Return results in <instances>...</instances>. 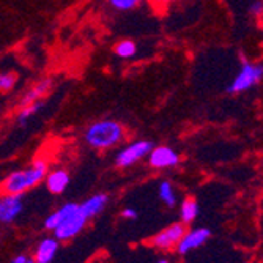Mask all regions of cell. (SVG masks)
I'll return each mask as SVG.
<instances>
[{
	"instance_id": "cell-19",
	"label": "cell",
	"mask_w": 263,
	"mask_h": 263,
	"mask_svg": "<svg viewBox=\"0 0 263 263\" xmlns=\"http://www.w3.org/2000/svg\"><path fill=\"white\" fill-rule=\"evenodd\" d=\"M16 81H17V78H16L14 73H10V71L2 73V74H0V90H2L4 93L13 90L14 85H16Z\"/></svg>"
},
{
	"instance_id": "cell-23",
	"label": "cell",
	"mask_w": 263,
	"mask_h": 263,
	"mask_svg": "<svg viewBox=\"0 0 263 263\" xmlns=\"http://www.w3.org/2000/svg\"><path fill=\"white\" fill-rule=\"evenodd\" d=\"M150 2H152L155 7H158V8H162V7H167L169 4H172L174 0H150Z\"/></svg>"
},
{
	"instance_id": "cell-8",
	"label": "cell",
	"mask_w": 263,
	"mask_h": 263,
	"mask_svg": "<svg viewBox=\"0 0 263 263\" xmlns=\"http://www.w3.org/2000/svg\"><path fill=\"white\" fill-rule=\"evenodd\" d=\"M22 208V194H5L0 200V221L4 224H11L21 214Z\"/></svg>"
},
{
	"instance_id": "cell-20",
	"label": "cell",
	"mask_w": 263,
	"mask_h": 263,
	"mask_svg": "<svg viewBox=\"0 0 263 263\" xmlns=\"http://www.w3.org/2000/svg\"><path fill=\"white\" fill-rule=\"evenodd\" d=\"M249 11H251L254 16H257V17L263 16V0H255V2L251 5Z\"/></svg>"
},
{
	"instance_id": "cell-17",
	"label": "cell",
	"mask_w": 263,
	"mask_h": 263,
	"mask_svg": "<svg viewBox=\"0 0 263 263\" xmlns=\"http://www.w3.org/2000/svg\"><path fill=\"white\" fill-rule=\"evenodd\" d=\"M114 52H115L117 57H120V59H123V60L133 59V57L136 55V52H137V46H136V43L131 41V40H123V41H120V43H117V44H115Z\"/></svg>"
},
{
	"instance_id": "cell-9",
	"label": "cell",
	"mask_w": 263,
	"mask_h": 263,
	"mask_svg": "<svg viewBox=\"0 0 263 263\" xmlns=\"http://www.w3.org/2000/svg\"><path fill=\"white\" fill-rule=\"evenodd\" d=\"M210 235H211V232L208 229H203V227L202 229H194V230H191V232H186V235L183 236V240L177 246L178 254L186 255L187 252L200 248L202 245H205L208 241Z\"/></svg>"
},
{
	"instance_id": "cell-5",
	"label": "cell",
	"mask_w": 263,
	"mask_h": 263,
	"mask_svg": "<svg viewBox=\"0 0 263 263\" xmlns=\"http://www.w3.org/2000/svg\"><path fill=\"white\" fill-rule=\"evenodd\" d=\"M152 150H153V145L150 140H145V139L134 140L115 155V164L117 167L126 169V167H131L133 164L142 161L143 158H148Z\"/></svg>"
},
{
	"instance_id": "cell-2",
	"label": "cell",
	"mask_w": 263,
	"mask_h": 263,
	"mask_svg": "<svg viewBox=\"0 0 263 263\" xmlns=\"http://www.w3.org/2000/svg\"><path fill=\"white\" fill-rule=\"evenodd\" d=\"M47 162L43 159L33 161L27 169H21L8 174L4 180L5 194H24L40 184L47 177Z\"/></svg>"
},
{
	"instance_id": "cell-16",
	"label": "cell",
	"mask_w": 263,
	"mask_h": 263,
	"mask_svg": "<svg viewBox=\"0 0 263 263\" xmlns=\"http://www.w3.org/2000/svg\"><path fill=\"white\" fill-rule=\"evenodd\" d=\"M159 199L169 208H174L177 205V193H175V187L171 181H161Z\"/></svg>"
},
{
	"instance_id": "cell-11",
	"label": "cell",
	"mask_w": 263,
	"mask_h": 263,
	"mask_svg": "<svg viewBox=\"0 0 263 263\" xmlns=\"http://www.w3.org/2000/svg\"><path fill=\"white\" fill-rule=\"evenodd\" d=\"M44 183H46V187L49 193L62 194L69 184V174L63 169H55V171L47 174Z\"/></svg>"
},
{
	"instance_id": "cell-22",
	"label": "cell",
	"mask_w": 263,
	"mask_h": 263,
	"mask_svg": "<svg viewBox=\"0 0 263 263\" xmlns=\"http://www.w3.org/2000/svg\"><path fill=\"white\" fill-rule=\"evenodd\" d=\"M122 216H123L125 219H136V218H137V211H136L134 208H125V210L122 211Z\"/></svg>"
},
{
	"instance_id": "cell-14",
	"label": "cell",
	"mask_w": 263,
	"mask_h": 263,
	"mask_svg": "<svg viewBox=\"0 0 263 263\" xmlns=\"http://www.w3.org/2000/svg\"><path fill=\"white\" fill-rule=\"evenodd\" d=\"M199 214V203L194 199H184L180 206V219L183 224H191Z\"/></svg>"
},
{
	"instance_id": "cell-12",
	"label": "cell",
	"mask_w": 263,
	"mask_h": 263,
	"mask_svg": "<svg viewBox=\"0 0 263 263\" xmlns=\"http://www.w3.org/2000/svg\"><path fill=\"white\" fill-rule=\"evenodd\" d=\"M59 251V240L57 238H44L40 241L35 251L36 263H51Z\"/></svg>"
},
{
	"instance_id": "cell-1",
	"label": "cell",
	"mask_w": 263,
	"mask_h": 263,
	"mask_svg": "<svg viewBox=\"0 0 263 263\" xmlns=\"http://www.w3.org/2000/svg\"><path fill=\"white\" fill-rule=\"evenodd\" d=\"M88 218L82 211L81 203H65L44 221V227L47 230H52L59 241H68L74 238L87 224Z\"/></svg>"
},
{
	"instance_id": "cell-15",
	"label": "cell",
	"mask_w": 263,
	"mask_h": 263,
	"mask_svg": "<svg viewBox=\"0 0 263 263\" xmlns=\"http://www.w3.org/2000/svg\"><path fill=\"white\" fill-rule=\"evenodd\" d=\"M44 107V101L43 100H40V101H35V103H32V104H27V106H22L21 107V110L17 112V123L19 125H26L30 118L33 117V115H36L41 109Z\"/></svg>"
},
{
	"instance_id": "cell-7",
	"label": "cell",
	"mask_w": 263,
	"mask_h": 263,
	"mask_svg": "<svg viewBox=\"0 0 263 263\" xmlns=\"http://www.w3.org/2000/svg\"><path fill=\"white\" fill-rule=\"evenodd\" d=\"M180 162V153L167 145L153 147L148 155V165L152 169H172Z\"/></svg>"
},
{
	"instance_id": "cell-21",
	"label": "cell",
	"mask_w": 263,
	"mask_h": 263,
	"mask_svg": "<svg viewBox=\"0 0 263 263\" xmlns=\"http://www.w3.org/2000/svg\"><path fill=\"white\" fill-rule=\"evenodd\" d=\"M11 263H36L35 258H30L27 255H17L11 260Z\"/></svg>"
},
{
	"instance_id": "cell-6",
	"label": "cell",
	"mask_w": 263,
	"mask_h": 263,
	"mask_svg": "<svg viewBox=\"0 0 263 263\" xmlns=\"http://www.w3.org/2000/svg\"><path fill=\"white\" fill-rule=\"evenodd\" d=\"M186 235V224L180 222H174L171 226H167L165 229H162L159 233H156L150 245L159 251H172L177 249V246L180 245V241L183 240V236Z\"/></svg>"
},
{
	"instance_id": "cell-13",
	"label": "cell",
	"mask_w": 263,
	"mask_h": 263,
	"mask_svg": "<svg viewBox=\"0 0 263 263\" xmlns=\"http://www.w3.org/2000/svg\"><path fill=\"white\" fill-rule=\"evenodd\" d=\"M107 202H109L107 194H97V196L88 197L85 202H82L81 206H82V211L87 214V218L90 219L93 216H97V214H100L106 208Z\"/></svg>"
},
{
	"instance_id": "cell-24",
	"label": "cell",
	"mask_w": 263,
	"mask_h": 263,
	"mask_svg": "<svg viewBox=\"0 0 263 263\" xmlns=\"http://www.w3.org/2000/svg\"><path fill=\"white\" fill-rule=\"evenodd\" d=\"M158 263H169V261H167V260H159Z\"/></svg>"
},
{
	"instance_id": "cell-3",
	"label": "cell",
	"mask_w": 263,
	"mask_h": 263,
	"mask_svg": "<svg viewBox=\"0 0 263 263\" xmlns=\"http://www.w3.org/2000/svg\"><path fill=\"white\" fill-rule=\"evenodd\" d=\"M84 139L95 150H109L125 140V128L115 120H98L85 129Z\"/></svg>"
},
{
	"instance_id": "cell-18",
	"label": "cell",
	"mask_w": 263,
	"mask_h": 263,
	"mask_svg": "<svg viewBox=\"0 0 263 263\" xmlns=\"http://www.w3.org/2000/svg\"><path fill=\"white\" fill-rule=\"evenodd\" d=\"M107 2L117 11H131L142 4V0H107Z\"/></svg>"
},
{
	"instance_id": "cell-4",
	"label": "cell",
	"mask_w": 263,
	"mask_h": 263,
	"mask_svg": "<svg viewBox=\"0 0 263 263\" xmlns=\"http://www.w3.org/2000/svg\"><path fill=\"white\" fill-rule=\"evenodd\" d=\"M260 81H263V63L245 62L238 71V74L230 82L227 91L229 93H245L255 87Z\"/></svg>"
},
{
	"instance_id": "cell-10",
	"label": "cell",
	"mask_w": 263,
	"mask_h": 263,
	"mask_svg": "<svg viewBox=\"0 0 263 263\" xmlns=\"http://www.w3.org/2000/svg\"><path fill=\"white\" fill-rule=\"evenodd\" d=\"M52 79L51 78H46V79H41V81H38L30 90H27L26 91V95L21 98V101H19V104H21V107L22 106H27V104H32V103H35V101H40L44 95H47L51 91V88H52Z\"/></svg>"
}]
</instances>
